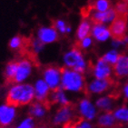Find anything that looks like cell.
Returning <instances> with one entry per match:
<instances>
[{"instance_id":"cell-1","label":"cell","mask_w":128,"mask_h":128,"mask_svg":"<svg viewBox=\"0 0 128 128\" xmlns=\"http://www.w3.org/2000/svg\"><path fill=\"white\" fill-rule=\"evenodd\" d=\"M34 98V88L31 84H16L9 89L6 104L11 107H20L31 104Z\"/></svg>"},{"instance_id":"cell-2","label":"cell","mask_w":128,"mask_h":128,"mask_svg":"<svg viewBox=\"0 0 128 128\" xmlns=\"http://www.w3.org/2000/svg\"><path fill=\"white\" fill-rule=\"evenodd\" d=\"M61 70V87L63 90L82 92L86 94L87 84L84 74L76 72L66 66L60 68Z\"/></svg>"},{"instance_id":"cell-3","label":"cell","mask_w":128,"mask_h":128,"mask_svg":"<svg viewBox=\"0 0 128 128\" xmlns=\"http://www.w3.org/2000/svg\"><path fill=\"white\" fill-rule=\"evenodd\" d=\"M64 62L66 67L81 74H84L86 70V63L82 51L74 44L72 46L70 51L64 54Z\"/></svg>"},{"instance_id":"cell-4","label":"cell","mask_w":128,"mask_h":128,"mask_svg":"<svg viewBox=\"0 0 128 128\" xmlns=\"http://www.w3.org/2000/svg\"><path fill=\"white\" fill-rule=\"evenodd\" d=\"M127 17L126 15H117L112 21L111 25L109 26L108 30L110 33V36L116 42L122 44L124 39L126 36L127 31Z\"/></svg>"},{"instance_id":"cell-5","label":"cell","mask_w":128,"mask_h":128,"mask_svg":"<svg viewBox=\"0 0 128 128\" xmlns=\"http://www.w3.org/2000/svg\"><path fill=\"white\" fill-rule=\"evenodd\" d=\"M76 116H77V106L76 104L70 103L68 104L60 106L53 117L51 124L54 126L63 124Z\"/></svg>"},{"instance_id":"cell-6","label":"cell","mask_w":128,"mask_h":128,"mask_svg":"<svg viewBox=\"0 0 128 128\" xmlns=\"http://www.w3.org/2000/svg\"><path fill=\"white\" fill-rule=\"evenodd\" d=\"M61 67L56 64H46L43 67V76L44 82L49 86L50 90L59 87L61 84Z\"/></svg>"},{"instance_id":"cell-7","label":"cell","mask_w":128,"mask_h":128,"mask_svg":"<svg viewBox=\"0 0 128 128\" xmlns=\"http://www.w3.org/2000/svg\"><path fill=\"white\" fill-rule=\"evenodd\" d=\"M118 84H119L116 82V80L112 77L106 79H96L87 86L86 96H89L91 94H103Z\"/></svg>"},{"instance_id":"cell-8","label":"cell","mask_w":128,"mask_h":128,"mask_svg":"<svg viewBox=\"0 0 128 128\" xmlns=\"http://www.w3.org/2000/svg\"><path fill=\"white\" fill-rule=\"evenodd\" d=\"M89 67L96 79H106L111 77L112 66H110L103 56L100 57L94 64H90Z\"/></svg>"},{"instance_id":"cell-9","label":"cell","mask_w":128,"mask_h":128,"mask_svg":"<svg viewBox=\"0 0 128 128\" xmlns=\"http://www.w3.org/2000/svg\"><path fill=\"white\" fill-rule=\"evenodd\" d=\"M34 66L32 61L27 58L26 56H22V58L18 59V66H17L16 73L15 78L13 84L21 83L28 77L32 71V66Z\"/></svg>"},{"instance_id":"cell-10","label":"cell","mask_w":128,"mask_h":128,"mask_svg":"<svg viewBox=\"0 0 128 128\" xmlns=\"http://www.w3.org/2000/svg\"><path fill=\"white\" fill-rule=\"evenodd\" d=\"M116 16V12L113 8H111L106 12H98V11L92 10L88 19L90 20L92 25H104V23L114 20Z\"/></svg>"},{"instance_id":"cell-11","label":"cell","mask_w":128,"mask_h":128,"mask_svg":"<svg viewBox=\"0 0 128 128\" xmlns=\"http://www.w3.org/2000/svg\"><path fill=\"white\" fill-rule=\"evenodd\" d=\"M96 126L98 128H122L123 123L119 122L114 116L113 111H107L98 117Z\"/></svg>"},{"instance_id":"cell-12","label":"cell","mask_w":128,"mask_h":128,"mask_svg":"<svg viewBox=\"0 0 128 128\" xmlns=\"http://www.w3.org/2000/svg\"><path fill=\"white\" fill-rule=\"evenodd\" d=\"M114 76L117 79L123 78L128 74V54L121 53L118 54V59L112 67Z\"/></svg>"},{"instance_id":"cell-13","label":"cell","mask_w":128,"mask_h":128,"mask_svg":"<svg viewBox=\"0 0 128 128\" xmlns=\"http://www.w3.org/2000/svg\"><path fill=\"white\" fill-rule=\"evenodd\" d=\"M37 38L43 44L56 42L59 40V34L54 27H40L37 31Z\"/></svg>"},{"instance_id":"cell-14","label":"cell","mask_w":128,"mask_h":128,"mask_svg":"<svg viewBox=\"0 0 128 128\" xmlns=\"http://www.w3.org/2000/svg\"><path fill=\"white\" fill-rule=\"evenodd\" d=\"M77 111L80 114V116L86 120L91 121L96 116V108L87 98L80 100L77 106Z\"/></svg>"},{"instance_id":"cell-15","label":"cell","mask_w":128,"mask_h":128,"mask_svg":"<svg viewBox=\"0 0 128 128\" xmlns=\"http://www.w3.org/2000/svg\"><path fill=\"white\" fill-rule=\"evenodd\" d=\"M16 116L15 107L6 104L0 106V127H6L12 123Z\"/></svg>"},{"instance_id":"cell-16","label":"cell","mask_w":128,"mask_h":128,"mask_svg":"<svg viewBox=\"0 0 128 128\" xmlns=\"http://www.w3.org/2000/svg\"><path fill=\"white\" fill-rule=\"evenodd\" d=\"M36 88H34V96L36 101L46 103L49 96V86L44 82V80H38L36 83Z\"/></svg>"},{"instance_id":"cell-17","label":"cell","mask_w":128,"mask_h":128,"mask_svg":"<svg viewBox=\"0 0 128 128\" xmlns=\"http://www.w3.org/2000/svg\"><path fill=\"white\" fill-rule=\"evenodd\" d=\"M49 109H50L49 107H48L44 103L36 101L31 104L29 111H28V114L30 116V117L43 118Z\"/></svg>"},{"instance_id":"cell-18","label":"cell","mask_w":128,"mask_h":128,"mask_svg":"<svg viewBox=\"0 0 128 128\" xmlns=\"http://www.w3.org/2000/svg\"><path fill=\"white\" fill-rule=\"evenodd\" d=\"M17 66H18V59L11 60L6 66L5 71H4V77H5V83L6 86L14 84L13 82H14V78L16 73Z\"/></svg>"},{"instance_id":"cell-19","label":"cell","mask_w":128,"mask_h":128,"mask_svg":"<svg viewBox=\"0 0 128 128\" xmlns=\"http://www.w3.org/2000/svg\"><path fill=\"white\" fill-rule=\"evenodd\" d=\"M91 34L99 42H104L110 36L107 27L104 25H93L91 28Z\"/></svg>"},{"instance_id":"cell-20","label":"cell","mask_w":128,"mask_h":128,"mask_svg":"<svg viewBox=\"0 0 128 128\" xmlns=\"http://www.w3.org/2000/svg\"><path fill=\"white\" fill-rule=\"evenodd\" d=\"M91 22L89 19L83 18L76 31V41H81L88 36H91Z\"/></svg>"},{"instance_id":"cell-21","label":"cell","mask_w":128,"mask_h":128,"mask_svg":"<svg viewBox=\"0 0 128 128\" xmlns=\"http://www.w3.org/2000/svg\"><path fill=\"white\" fill-rule=\"evenodd\" d=\"M88 6L94 11L106 12L112 8V4L110 0H94Z\"/></svg>"},{"instance_id":"cell-22","label":"cell","mask_w":128,"mask_h":128,"mask_svg":"<svg viewBox=\"0 0 128 128\" xmlns=\"http://www.w3.org/2000/svg\"><path fill=\"white\" fill-rule=\"evenodd\" d=\"M52 26L62 34H68L71 31V26L61 19H53L52 20Z\"/></svg>"},{"instance_id":"cell-23","label":"cell","mask_w":128,"mask_h":128,"mask_svg":"<svg viewBox=\"0 0 128 128\" xmlns=\"http://www.w3.org/2000/svg\"><path fill=\"white\" fill-rule=\"evenodd\" d=\"M114 101V99H112L110 96H104V97L99 98L98 100L96 101V104L99 108L100 111L107 112V111H111Z\"/></svg>"},{"instance_id":"cell-24","label":"cell","mask_w":128,"mask_h":128,"mask_svg":"<svg viewBox=\"0 0 128 128\" xmlns=\"http://www.w3.org/2000/svg\"><path fill=\"white\" fill-rule=\"evenodd\" d=\"M114 116L119 122H128V108L126 106H121L120 108L116 109V111H113Z\"/></svg>"},{"instance_id":"cell-25","label":"cell","mask_w":128,"mask_h":128,"mask_svg":"<svg viewBox=\"0 0 128 128\" xmlns=\"http://www.w3.org/2000/svg\"><path fill=\"white\" fill-rule=\"evenodd\" d=\"M118 54H119L116 52V50H112V51L106 53L103 57L104 58V60L113 67V66L116 64L117 59H118Z\"/></svg>"},{"instance_id":"cell-26","label":"cell","mask_w":128,"mask_h":128,"mask_svg":"<svg viewBox=\"0 0 128 128\" xmlns=\"http://www.w3.org/2000/svg\"><path fill=\"white\" fill-rule=\"evenodd\" d=\"M123 93H124V101L128 102V81L124 86Z\"/></svg>"},{"instance_id":"cell-27","label":"cell","mask_w":128,"mask_h":128,"mask_svg":"<svg viewBox=\"0 0 128 128\" xmlns=\"http://www.w3.org/2000/svg\"><path fill=\"white\" fill-rule=\"evenodd\" d=\"M76 128H92V126L89 122H87L86 120H84Z\"/></svg>"},{"instance_id":"cell-28","label":"cell","mask_w":128,"mask_h":128,"mask_svg":"<svg viewBox=\"0 0 128 128\" xmlns=\"http://www.w3.org/2000/svg\"><path fill=\"white\" fill-rule=\"evenodd\" d=\"M36 128H47V124H39V126H37V127Z\"/></svg>"},{"instance_id":"cell-29","label":"cell","mask_w":128,"mask_h":128,"mask_svg":"<svg viewBox=\"0 0 128 128\" xmlns=\"http://www.w3.org/2000/svg\"><path fill=\"white\" fill-rule=\"evenodd\" d=\"M122 1H123V2H124V3H126V4L128 5V0H122Z\"/></svg>"},{"instance_id":"cell-30","label":"cell","mask_w":128,"mask_h":128,"mask_svg":"<svg viewBox=\"0 0 128 128\" xmlns=\"http://www.w3.org/2000/svg\"><path fill=\"white\" fill-rule=\"evenodd\" d=\"M4 128H6V127H4Z\"/></svg>"}]
</instances>
